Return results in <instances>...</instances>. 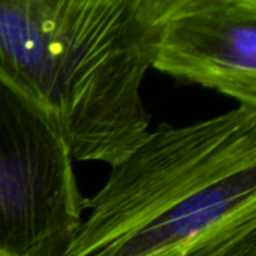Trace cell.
Wrapping results in <instances>:
<instances>
[{
	"instance_id": "1",
	"label": "cell",
	"mask_w": 256,
	"mask_h": 256,
	"mask_svg": "<svg viewBox=\"0 0 256 256\" xmlns=\"http://www.w3.org/2000/svg\"><path fill=\"white\" fill-rule=\"evenodd\" d=\"M86 210L63 256H256V108L159 124Z\"/></svg>"
},
{
	"instance_id": "2",
	"label": "cell",
	"mask_w": 256,
	"mask_h": 256,
	"mask_svg": "<svg viewBox=\"0 0 256 256\" xmlns=\"http://www.w3.org/2000/svg\"><path fill=\"white\" fill-rule=\"evenodd\" d=\"M162 0H0V82L58 124L74 160L118 164L150 132L141 99Z\"/></svg>"
},
{
	"instance_id": "3",
	"label": "cell",
	"mask_w": 256,
	"mask_h": 256,
	"mask_svg": "<svg viewBox=\"0 0 256 256\" xmlns=\"http://www.w3.org/2000/svg\"><path fill=\"white\" fill-rule=\"evenodd\" d=\"M74 159L57 122L0 82V249L63 256L82 222Z\"/></svg>"
},
{
	"instance_id": "4",
	"label": "cell",
	"mask_w": 256,
	"mask_h": 256,
	"mask_svg": "<svg viewBox=\"0 0 256 256\" xmlns=\"http://www.w3.org/2000/svg\"><path fill=\"white\" fill-rule=\"evenodd\" d=\"M153 68L256 108V0H162Z\"/></svg>"
},
{
	"instance_id": "5",
	"label": "cell",
	"mask_w": 256,
	"mask_h": 256,
	"mask_svg": "<svg viewBox=\"0 0 256 256\" xmlns=\"http://www.w3.org/2000/svg\"><path fill=\"white\" fill-rule=\"evenodd\" d=\"M0 256H12V255H9V254H6L4 250H2V249H0Z\"/></svg>"
}]
</instances>
